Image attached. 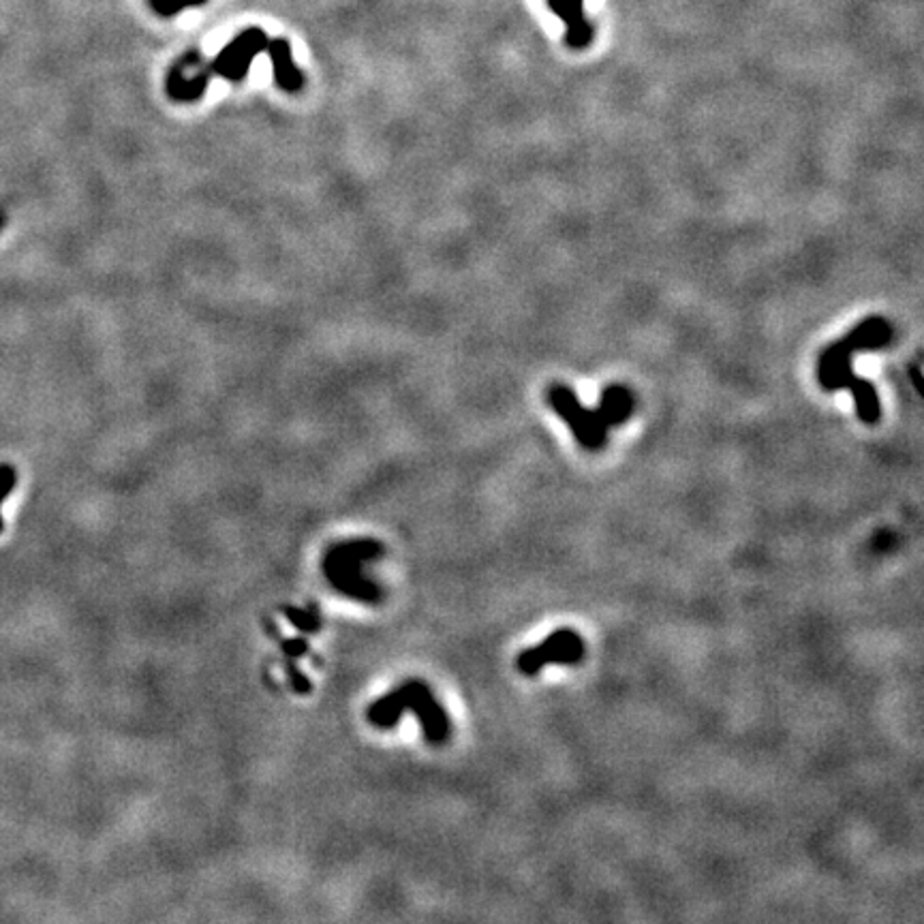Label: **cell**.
Segmentation results:
<instances>
[{"mask_svg":"<svg viewBox=\"0 0 924 924\" xmlns=\"http://www.w3.org/2000/svg\"><path fill=\"white\" fill-rule=\"evenodd\" d=\"M892 334L895 332H892L888 319L875 315V317H867L858 325H854L843 339L832 340L817 356V383L826 392L849 389L856 415L863 424H878L881 418V403L873 383L854 372V357L863 351H879L888 347Z\"/></svg>","mask_w":924,"mask_h":924,"instance_id":"1","label":"cell"},{"mask_svg":"<svg viewBox=\"0 0 924 924\" xmlns=\"http://www.w3.org/2000/svg\"><path fill=\"white\" fill-rule=\"evenodd\" d=\"M546 400L565 424L578 446L586 452H600L606 447L608 432L623 426L634 415L635 398L625 386H608L601 392L597 407H585L576 392L568 386L554 383L546 389Z\"/></svg>","mask_w":924,"mask_h":924,"instance_id":"2","label":"cell"},{"mask_svg":"<svg viewBox=\"0 0 924 924\" xmlns=\"http://www.w3.org/2000/svg\"><path fill=\"white\" fill-rule=\"evenodd\" d=\"M386 546L377 539H345L332 544L323 554L322 569L330 586L340 595L362 603H379L383 600V589L364 574L368 560L381 559Z\"/></svg>","mask_w":924,"mask_h":924,"instance_id":"3","label":"cell"},{"mask_svg":"<svg viewBox=\"0 0 924 924\" xmlns=\"http://www.w3.org/2000/svg\"><path fill=\"white\" fill-rule=\"evenodd\" d=\"M268 45V35L261 29L242 30L236 39L218 52L212 62H197L195 76L204 86L210 84L212 78H223L227 82H242L249 76V69L261 52Z\"/></svg>","mask_w":924,"mask_h":924,"instance_id":"4","label":"cell"},{"mask_svg":"<svg viewBox=\"0 0 924 924\" xmlns=\"http://www.w3.org/2000/svg\"><path fill=\"white\" fill-rule=\"evenodd\" d=\"M586 642L585 638L571 627L554 629L548 638L528 649L520 650L516 657V667L520 675L536 676L550 664L576 666L585 659Z\"/></svg>","mask_w":924,"mask_h":924,"instance_id":"5","label":"cell"},{"mask_svg":"<svg viewBox=\"0 0 924 924\" xmlns=\"http://www.w3.org/2000/svg\"><path fill=\"white\" fill-rule=\"evenodd\" d=\"M400 699H403L405 710H413L415 717L420 721L421 734L430 745H443L450 740L452 721L447 710L441 707L435 691L420 678H409L398 687Z\"/></svg>","mask_w":924,"mask_h":924,"instance_id":"6","label":"cell"},{"mask_svg":"<svg viewBox=\"0 0 924 924\" xmlns=\"http://www.w3.org/2000/svg\"><path fill=\"white\" fill-rule=\"evenodd\" d=\"M550 12L559 15L560 22L565 24V44L571 50H586L593 44V24L585 13V0H546Z\"/></svg>","mask_w":924,"mask_h":924,"instance_id":"7","label":"cell"},{"mask_svg":"<svg viewBox=\"0 0 924 924\" xmlns=\"http://www.w3.org/2000/svg\"><path fill=\"white\" fill-rule=\"evenodd\" d=\"M266 52H268L272 61V73H274L276 86L285 90V93H300L304 86V76L296 62H293L290 41L282 39V37L272 41L268 39Z\"/></svg>","mask_w":924,"mask_h":924,"instance_id":"8","label":"cell"},{"mask_svg":"<svg viewBox=\"0 0 924 924\" xmlns=\"http://www.w3.org/2000/svg\"><path fill=\"white\" fill-rule=\"evenodd\" d=\"M282 612H285L287 621H290L293 627L298 629V632L317 634L319 629H322V618H319V612L315 606H311V608L287 606Z\"/></svg>","mask_w":924,"mask_h":924,"instance_id":"9","label":"cell"},{"mask_svg":"<svg viewBox=\"0 0 924 924\" xmlns=\"http://www.w3.org/2000/svg\"><path fill=\"white\" fill-rule=\"evenodd\" d=\"M154 13H159L161 18H174L176 13L184 12V9L200 7V4L208 3V0H148Z\"/></svg>","mask_w":924,"mask_h":924,"instance_id":"10","label":"cell"},{"mask_svg":"<svg viewBox=\"0 0 924 924\" xmlns=\"http://www.w3.org/2000/svg\"><path fill=\"white\" fill-rule=\"evenodd\" d=\"M285 672H287V678H290V685L293 691L300 693V696H307V693L313 691L311 678L304 675L300 667L296 666V659H291V657H285Z\"/></svg>","mask_w":924,"mask_h":924,"instance_id":"11","label":"cell"},{"mask_svg":"<svg viewBox=\"0 0 924 924\" xmlns=\"http://www.w3.org/2000/svg\"><path fill=\"white\" fill-rule=\"evenodd\" d=\"M15 484H18V471H15L12 464H0V505H3L4 501H7V496L12 495ZM3 528L4 522L3 516H0V533H3Z\"/></svg>","mask_w":924,"mask_h":924,"instance_id":"12","label":"cell"},{"mask_svg":"<svg viewBox=\"0 0 924 924\" xmlns=\"http://www.w3.org/2000/svg\"><path fill=\"white\" fill-rule=\"evenodd\" d=\"M281 649H282V653H285V657L298 659V657L307 655L308 650H311V646H308V642L304 638H285V640H281Z\"/></svg>","mask_w":924,"mask_h":924,"instance_id":"13","label":"cell"},{"mask_svg":"<svg viewBox=\"0 0 924 924\" xmlns=\"http://www.w3.org/2000/svg\"><path fill=\"white\" fill-rule=\"evenodd\" d=\"M3 227H4V215H3V212H0V229H3Z\"/></svg>","mask_w":924,"mask_h":924,"instance_id":"14","label":"cell"}]
</instances>
